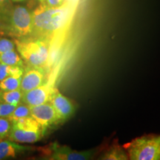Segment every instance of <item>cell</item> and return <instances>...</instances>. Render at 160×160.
I'll list each match as a JSON object with an SVG mask.
<instances>
[{
    "label": "cell",
    "instance_id": "cell-1",
    "mask_svg": "<svg viewBox=\"0 0 160 160\" xmlns=\"http://www.w3.org/2000/svg\"><path fill=\"white\" fill-rule=\"evenodd\" d=\"M33 13V37L49 39L62 28L67 20L68 11L62 8H49L40 3L32 11Z\"/></svg>",
    "mask_w": 160,
    "mask_h": 160
},
{
    "label": "cell",
    "instance_id": "cell-2",
    "mask_svg": "<svg viewBox=\"0 0 160 160\" xmlns=\"http://www.w3.org/2000/svg\"><path fill=\"white\" fill-rule=\"evenodd\" d=\"M17 51L28 66L45 68L49 58V39L31 37L14 39Z\"/></svg>",
    "mask_w": 160,
    "mask_h": 160
},
{
    "label": "cell",
    "instance_id": "cell-3",
    "mask_svg": "<svg viewBox=\"0 0 160 160\" xmlns=\"http://www.w3.org/2000/svg\"><path fill=\"white\" fill-rule=\"evenodd\" d=\"M5 35L16 39L33 37V13L25 6L13 5L8 15L5 24Z\"/></svg>",
    "mask_w": 160,
    "mask_h": 160
},
{
    "label": "cell",
    "instance_id": "cell-4",
    "mask_svg": "<svg viewBox=\"0 0 160 160\" xmlns=\"http://www.w3.org/2000/svg\"><path fill=\"white\" fill-rule=\"evenodd\" d=\"M129 160H159L160 135L137 137L123 145Z\"/></svg>",
    "mask_w": 160,
    "mask_h": 160
},
{
    "label": "cell",
    "instance_id": "cell-5",
    "mask_svg": "<svg viewBox=\"0 0 160 160\" xmlns=\"http://www.w3.org/2000/svg\"><path fill=\"white\" fill-rule=\"evenodd\" d=\"M97 152V148L82 151H76L68 146L58 143H52L47 150L48 155L57 160H93Z\"/></svg>",
    "mask_w": 160,
    "mask_h": 160
},
{
    "label": "cell",
    "instance_id": "cell-6",
    "mask_svg": "<svg viewBox=\"0 0 160 160\" xmlns=\"http://www.w3.org/2000/svg\"><path fill=\"white\" fill-rule=\"evenodd\" d=\"M55 80V78H49L39 87L26 92L23 94L22 102L29 107H33L51 102L52 95L56 88Z\"/></svg>",
    "mask_w": 160,
    "mask_h": 160
},
{
    "label": "cell",
    "instance_id": "cell-7",
    "mask_svg": "<svg viewBox=\"0 0 160 160\" xmlns=\"http://www.w3.org/2000/svg\"><path fill=\"white\" fill-rule=\"evenodd\" d=\"M31 116L39 123L44 134L48 129L59 122L54 108L51 102L31 107Z\"/></svg>",
    "mask_w": 160,
    "mask_h": 160
},
{
    "label": "cell",
    "instance_id": "cell-8",
    "mask_svg": "<svg viewBox=\"0 0 160 160\" xmlns=\"http://www.w3.org/2000/svg\"><path fill=\"white\" fill-rule=\"evenodd\" d=\"M51 102L54 108L59 122L67 121L74 114L76 108L71 100L64 96L56 88L52 95Z\"/></svg>",
    "mask_w": 160,
    "mask_h": 160
},
{
    "label": "cell",
    "instance_id": "cell-9",
    "mask_svg": "<svg viewBox=\"0 0 160 160\" xmlns=\"http://www.w3.org/2000/svg\"><path fill=\"white\" fill-rule=\"evenodd\" d=\"M46 81L45 71L43 68L27 66L25 68V72L22 77L20 90L25 93L39 87Z\"/></svg>",
    "mask_w": 160,
    "mask_h": 160
},
{
    "label": "cell",
    "instance_id": "cell-10",
    "mask_svg": "<svg viewBox=\"0 0 160 160\" xmlns=\"http://www.w3.org/2000/svg\"><path fill=\"white\" fill-rule=\"evenodd\" d=\"M44 133L42 131L20 129L12 125L8 135V140L19 144H33L37 142L43 137Z\"/></svg>",
    "mask_w": 160,
    "mask_h": 160
},
{
    "label": "cell",
    "instance_id": "cell-11",
    "mask_svg": "<svg viewBox=\"0 0 160 160\" xmlns=\"http://www.w3.org/2000/svg\"><path fill=\"white\" fill-rule=\"evenodd\" d=\"M33 149L32 147L19 145L11 140H2L0 142V160L15 159L22 153L33 151Z\"/></svg>",
    "mask_w": 160,
    "mask_h": 160
},
{
    "label": "cell",
    "instance_id": "cell-12",
    "mask_svg": "<svg viewBox=\"0 0 160 160\" xmlns=\"http://www.w3.org/2000/svg\"><path fill=\"white\" fill-rule=\"evenodd\" d=\"M95 160H129V159L123 146L115 143L104 150Z\"/></svg>",
    "mask_w": 160,
    "mask_h": 160
},
{
    "label": "cell",
    "instance_id": "cell-13",
    "mask_svg": "<svg viewBox=\"0 0 160 160\" xmlns=\"http://www.w3.org/2000/svg\"><path fill=\"white\" fill-rule=\"evenodd\" d=\"M0 62L8 66H19V67H25V63L22 58L16 50L10 51L0 54Z\"/></svg>",
    "mask_w": 160,
    "mask_h": 160
},
{
    "label": "cell",
    "instance_id": "cell-14",
    "mask_svg": "<svg viewBox=\"0 0 160 160\" xmlns=\"http://www.w3.org/2000/svg\"><path fill=\"white\" fill-rule=\"evenodd\" d=\"M23 92L21 90L11 91H0V102L18 105L22 101Z\"/></svg>",
    "mask_w": 160,
    "mask_h": 160
},
{
    "label": "cell",
    "instance_id": "cell-15",
    "mask_svg": "<svg viewBox=\"0 0 160 160\" xmlns=\"http://www.w3.org/2000/svg\"><path fill=\"white\" fill-rule=\"evenodd\" d=\"M12 125L20 129L42 131L39 123L31 116L13 122H12Z\"/></svg>",
    "mask_w": 160,
    "mask_h": 160
},
{
    "label": "cell",
    "instance_id": "cell-16",
    "mask_svg": "<svg viewBox=\"0 0 160 160\" xmlns=\"http://www.w3.org/2000/svg\"><path fill=\"white\" fill-rule=\"evenodd\" d=\"M22 78L8 77L0 82V90L2 91H11L20 89Z\"/></svg>",
    "mask_w": 160,
    "mask_h": 160
},
{
    "label": "cell",
    "instance_id": "cell-17",
    "mask_svg": "<svg viewBox=\"0 0 160 160\" xmlns=\"http://www.w3.org/2000/svg\"><path fill=\"white\" fill-rule=\"evenodd\" d=\"M31 116V107L25 105V103L21 102L16 108L13 113L8 118L11 122L17 121V120L23 119V118Z\"/></svg>",
    "mask_w": 160,
    "mask_h": 160
},
{
    "label": "cell",
    "instance_id": "cell-18",
    "mask_svg": "<svg viewBox=\"0 0 160 160\" xmlns=\"http://www.w3.org/2000/svg\"><path fill=\"white\" fill-rule=\"evenodd\" d=\"M16 43L14 39L0 37V54H2L6 52L16 50Z\"/></svg>",
    "mask_w": 160,
    "mask_h": 160
},
{
    "label": "cell",
    "instance_id": "cell-19",
    "mask_svg": "<svg viewBox=\"0 0 160 160\" xmlns=\"http://www.w3.org/2000/svg\"><path fill=\"white\" fill-rule=\"evenodd\" d=\"M12 128V122L8 118L0 117V139L8 137Z\"/></svg>",
    "mask_w": 160,
    "mask_h": 160
},
{
    "label": "cell",
    "instance_id": "cell-20",
    "mask_svg": "<svg viewBox=\"0 0 160 160\" xmlns=\"http://www.w3.org/2000/svg\"><path fill=\"white\" fill-rule=\"evenodd\" d=\"M17 105L0 102V117L8 118L14 111Z\"/></svg>",
    "mask_w": 160,
    "mask_h": 160
},
{
    "label": "cell",
    "instance_id": "cell-21",
    "mask_svg": "<svg viewBox=\"0 0 160 160\" xmlns=\"http://www.w3.org/2000/svg\"><path fill=\"white\" fill-rule=\"evenodd\" d=\"M13 5H13L12 0H0V12L5 16L6 19H7L10 11L13 8Z\"/></svg>",
    "mask_w": 160,
    "mask_h": 160
},
{
    "label": "cell",
    "instance_id": "cell-22",
    "mask_svg": "<svg viewBox=\"0 0 160 160\" xmlns=\"http://www.w3.org/2000/svg\"><path fill=\"white\" fill-rule=\"evenodd\" d=\"M66 0H44L43 5L49 8H65Z\"/></svg>",
    "mask_w": 160,
    "mask_h": 160
},
{
    "label": "cell",
    "instance_id": "cell-23",
    "mask_svg": "<svg viewBox=\"0 0 160 160\" xmlns=\"http://www.w3.org/2000/svg\"><path fill=\"white\" fill-rule=\"evenodd\" d=\"M11 74V66L0 62V82Z\"/></svg>",
    "mask_w": 160,
    "mask_h": 160
},
{
    "label": "cell",
    "instance_id": "cell-24",
    "mask_svg": "<svg viewBox=\"0 0 160 160\" xmlns=\"http://www.w3.org/2000/svg\"><path fill=\"white\" fill-rule=\"evenodd\" d=\"M33 160H57V159H54V158H53V157H52L51 156L48 155V156H45V157L37 158V159H33Z\"/></svg>",
    "mask_w": 160,
    "mask_h": 160
},
{
    "label": "cell",
    "instance_id": "cell-25",
    "mask_svg": "<svg viewBox=\"0 0 160 160\" xmlns=\"http://www.w3.org/2000/svg\"><path fill=\"white\" fill-rule=\"evenodd\" d=\"M5 20H6V17L2 14V13H1V12H0V22L2 23L3 25H4ZM4 28H5V27H4Z\"/></svg>",
    "mask_w": 160,
    "mask_h": 160
},
{
    "label": "cell",
    "instance_id": "cell-26",
    "mask_svg": "<svg viewBox=\"0 0 160 160\" xmlns=\"http://www.w3.org/2000/svg\"><path fill=\"white\" fill-rule=\"evenodd\" d=\"M0 35H5V28L2 23L0 22Z\"/></svg>",
    "mask_w": 160,
    "mask_h": 160
},
{
    "label": "cell",
    "instance_id": "cell-27",
    "mask_svg": "<svg viewBox=\"0 0 160 160\" xmlns=\"http://www.w3.org/2000/svg\"><path fill=\"white\" fill-rule=\"evenodd\" d=\"M25 1H27V0H12V2H13V3H21Z\"/></svg>",
    "mask_w": 160,
    "mask_h": 160
},
{
    "label": "cell",
    "instance_id": "cell-28",
    "mask_svg": "<svg viewBox=\"0 0 160 160\" xmlns=\"http://www.w3.org/2000/svg\"><path fill=\"white\" fill-rule=\"evenodd\" d=\"M38 1H39V3H43L44 0H38Z\"/></svg>",
    "mask_w": 160,
    "mask_h": 160
},
{
    "label": "cell",
    "instance_id": "cell-29",
    "mask_svg": "<svg viewBox=\"0 0 160 160\" xmlns=\"http://www.w3.org/2000/svg\"><path fill=\"white\" fill-rule=\"evenodd\" d=\"M2 141V139H0V142H1Z\"/></svg>",
    "mask_w": 160,
    "mask_h": 160
},
{
    "label": "cell",
    "instance_id": "cell-30",
    "mask_svg": "<svg viewBox=\"0 0 160 160\" xmlns=\"http://www.w3.org/2000/svg\"><path fill=\"white\" fill-rule=\"evenodd\" d=\"M0 91H1V90H0Z\"/></svg>",
    "mask_w": 160,
    "mask_h": 160
},
{
    "label": "cell",
    "instance_id": "cell-31",
    "mask_svg": "<svg viewBox=\"0 0 160 160\" xmlns=\"http://www.w3.org/2000/svg\"><path fill=\"white\" fill-rule=\"evenodd\" d=\"M159 160H160V159H159Z\"/></svg>",
    "mask_w": 160,
    "mask_h": 160
}]
</instances>
